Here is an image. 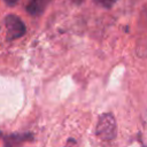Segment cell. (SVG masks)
Instances as JSON below:
<instances>
[{"label": "cell", "mask_w": 147, "mask_h": 147, "mask_svg": "<svg viewBox=\"0 0 147 147\" xmlns=\"http://www.w3.org/2000/svg\"><path fill=\"white\" fill-rule=\"evenodd\" d=\"M96 134L103 140H111L116 136V122L110 113L102 114L96 124Z\"/></svg>", "instance_id": "obj_1"}, {"label": "cell", "mask_w": 147, "mask_h": 147, "mask_svg": "<svg viewBox=\"0 0 147 147\" xmlns=\"http://www.w3.org/2000/svg\"><path fill=\"white\" fill-rule=\"evenodd\" d=\"M5 25L7 29L8 40H15L17 38H21L26 32V28L23 21L14 14H9L5 17Z\"/></svg>", "instance_id": "obj_2"}, {"label": "cell", "mask_w": 147, "mask_h": 147, "mask_svg": "<svg viewBox=\"0 0 147 147\" xmlns=\"http://www.w3.org/2000/svg\"><path fill=\"white\" fill-rule=\"evenodd\" d=\"M48 2L49 0H30L26 5V11L32 16L40 15L46 9Z\"/></svg>", "instance_id": "obj_3"}, {"label": "cell", "mask_w": 147, "mask_h": 147, "mask_svg": "<svg viewBox=\"0 0 147 147\" xmlns=\"http://www.w3.org/2000/svg\"><path fill=\"white\" fill-rule=\"evenodd\" d=\"M99 5H101L102 7H105V8H110V7H113V5L117 1V0H95Z\"/></svg>", "instance_id": "obj_4"}, {"label": "cell", "mask_w": 147, "mask_h": 147, "mask_svg": "<svg viewBox=\"0 0 147 147\" xmlns=\"http://www.w3.org/2000/svg\"><path fill=\"white\" fill-rule=\"evenodd\" d=\"M8 6H14V5H16L17 2H18V0H3Z\"/></svg>", "instance_id": "obj_5"}]
</instances>
